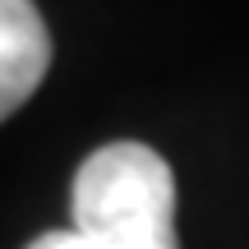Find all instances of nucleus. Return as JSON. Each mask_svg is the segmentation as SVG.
<instances>
[{
    "label": "nucleus",
    "instance_id": "7ed1b4c3",
    "mask_svg": "<svg viewBox=\"0 0 249 249\" xmlns=\"http://www.w3.org/2000/svg\"><path fill=\"white\" fill-rule=\"evenodd\" d=\"M28 249H88V245H83L74 231H46V235H37Z\"/></svg>",
    "mask_w": 249,
    "mask_h": 249
},
{
    "label": "nucleus",
    "instance_id": "f03ea898",
    "mask_svg": "<svg viewBox=\"0 0 249 249\" xmlns=\"http://www.w3.org/2000/svg\"><path fill=\"white\" fill-rule=\"evenodd\" d=\"M51 70V33L33 0H0V120L14 116Z\"/></svg>",
    "mask_w": 249,
    "mask_h": 249
},
{
    "label": "nucleus",
    "instance_id": "f257e3e1",
    "mask_svg": "<svg viewBox=\"0 0 249 249\" xmlns=\"http://www.w3.org/2000/svg\"><path fill=\"white\" fill-rule=\"evenodd\" d=\"M74 226L88 249H180L176 176L166 157L139 139L97 148L70 185Z\"/></svg>",
    "mask_w": 249,
    "mask_h": 249
}]
</instances>
